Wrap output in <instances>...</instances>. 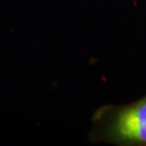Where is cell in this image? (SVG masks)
I'll return each mask as SVG.
<instances>
[{"label":"cell","instance_id":"cell-1","mask_svg":"<svg viewBox=\"0 0 146 146\" xmlns=\"http://www.w3.org/2000/svg\"><path fill=\"white\" fill-rule=\"evenodd\" d=\"M104 139L119 145H146V97L128 106L104 107L98 114Z\"/></svg>","mask_w":146,"mask_h":146}]
</instances>
